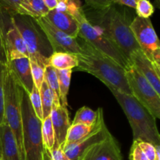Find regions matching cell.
<instances>
[{
    "instance_id": "1",
    "label": "cell",
    "mask_w": 160,
    "mask_h": 160,
    "mask_svg": "<svg viewBox=\"0 0 160 160\" xmlns=\"http://www.w3.org/2000/svg\"><path fill=\"white\" fill-rule=\"evenodd\" d=\"M84 11L88 20L118 47L128 61L134 51L140 49L130 28L128 16L117 9L115 4L112 3L105 9L89 8Z\"/></svg>"
},
{
    "instance_id": "30",
    "label": "cell",
    "mask_w": 160,
    "mask_h": 160,
    "mask_svg": "<svg viewBox=\"0 0 160 160\" xmlns=\"http://www.w3.org/2000/svg\"><path fill=\"white\" fill-rule=\"evenodd\" d=\"M135 9L138 17L142 18H149L155 12V7L149 0H139Z\"/></svg>"
},
{
    "instance_id": "14",
    "label": "cell",
    "mask_w": 160,
    "mask_h": 160,
    "mask_svg": "<svg viewBox=\"0 0 160 160\" xmlns=\"http://www.w3.org/2000/svg\"><path fill=\"white\" fill-rule=\"evenodd\" d=\"M50 118L54 129L56 141L62 148L67 138V131L71 125L67 107L61 104H53L50 113Z\"/></svg>"
},
{
    "instance_id": "26",
    "label": "cell",
    "mask_w": 160,
    "mask_h": 160,
    "mask_svg": "<svg viewBox=\"0 0 160 160\" xmlns=\"http://www.w3.org/2000/svg\"><path fill=\"white\" fill-rule=\"evenodd\" d=\"M42 137L44 148L48 150L51 149L56 142V137L50 116L42 121Z\"/></svg>"
},
{
    "instance_id": "32",
    "label": "cell",
    "mask_w": 160,
    "mask_h": 160,
    "mask_svg": "<svg viewBox=\"0 0 160 160\" xmlns=\"http://www.w3.org/2000/svg\"><path fill=\"white\" fill-rule=\"evenodd\" d=\"M28 1L37 18L45 17L49 12V9L45 6L43 0H28Z\"/></svg>"
},
{
    "instance_id": "38",
    "label": "cell",
    "mask_w": 160,
    "mask_h": 160,
    "mask_svg": "<svg viewBox=\"0 0 160 160\" xmlns=\"http://www.w3.org/2000/svg\"><path fill=\"white\" fill-rule=\"evenodd\" d=\"M43 2L45 6H47V8L49 9V11L56 9L58 4L57 0H43Z\"/></svg>"
},
{
    "instance_id": "24",
    "label": "cell",
    "mask_w": 160,
    "mask_h": 160,
    "mask_svg": "<svg viewBox=\"0 0 160 160\" xmlns=\"http://www.w3.org/2000/svg\"><path fill=\"white\" fill-rule=\"evenodd\" d=\"M40 92L41 100H42V115H43V120L46 117H49L51 113L52 108L53 104V94L51 91L50 88L45 82H42V86L39 89Z\"/></svg>"
},
{
    "instance_id": "28",
    "label": "cell",
    "mask_w": 160,
    "mask_h": 160,
    "mask_svg": "<svg viewBox=\"0 0 160 160\" xmlns=\"http://www.w3.org/2000/svg\"><path fill=\"white\" fill-rule=\"evenodd\" d=\"M30 102H31V107L34 110V113L37 116L38 118L42 121L43 120V115H42V100H41L40 92L39 89L34 84L32 88V90L29 94Z\"/></svg>"
},
{
    "instance_id": "11",
    "label": "cell",
    "mask_w": 160,
    "mask_h": 160,
    "mask_svg": "<svg viewBox=\"0 0 160 160\" xmlns=\"http://www.w3.org/2000/svg\"><path fill=\"white\" fill-rule=\"evenodd\" d=\"M36 22L46 36L53 52H62L78 55L81 52V45L75 38L70 37L62 31L53 26L45 17H38Z\"/></svg>"
},
{
    "instance_id": "41",
    "label": "cell",
    "mask_w": 160,
    "mask_h": 160,
    "mask_svg": "<svg viewBox=\"0 0 160 160\" xmlns=\"http://www.w3.org/2000/svg\"><path fill=\"white\" fill-rule=\"evenodd\" d=\"M58 2H67V1H69V0H57Z\"/></svg>"
},
{
    "instance_id": "18",
    "label": "cell",
    "mask_w": 160,
    "mask_h": 160,
    "mask_svg": "<svg viewBox=\"0 0 160 160\" xmlns=\"http://www.w3.org/2000/svg\"><path fill=\"white\" fill-rule=\"evenodd\" d=\"M45 17L53 26L70 37L75 39L78 37L79 27L78 22L67 12H59L56 9H52L50 10Z\"/></svg>"
},
{
    "instance_id": "29",
    "label": "cell",
    "mask_w": 160,
    "mask_h": 160,
    "mask_svg": "<svg viewBox=\"0 0 160 160\" xmlns=\"http://www.w3.org/2000/svg\"><path fill=\"white\" fill-rule=\"evenodd\" d=\"M30 64H31V76L34 84L40 89L42 82L44 81V73H45V67L41 66L37 62L30 59Z\"/></svg>"
},
{
    "instance_id": "21",
    "label": "cell",
    "mask_w": 160,
    "mask_h": 160,
    "mask_svg": "<svg viewBox=\"0 0 160 160\" xmlns=\"http://www.w3.org/2000/svg\"><path fill=\"white\" fill-rule=\"evenodd\" d=\"M73 70H56L59 82V101L62 106L67 107V95L70 89V79Z\"/></svg>"
},
{
    "instance_id": "23",
    "label": "cell",
    "mask_w": 160,
    "mask_h": 160,
    "mask_svg": "<svg viewBox=\"0 0 160 160\" xmlns=\"http://www.w3.org/2000/svg\"><path fill=\"white\" fill-rule=\"evenodd\" d=\"M95 125V123L92 126H88V125L82 124V123L71 124L68 131H67V138H66L64 145L73 143V142L79 141L82 138L85 137L93 130Z\"/></svg>"
},
{
    "instance_id": "39",
    "label": "cell",
    "mask_w": 160,
    "mask_h": 160,
    "mask_svg": "<svg viewBox=\"0 0 160 160\" xmlns=\"http://www.w3.org/2000/svg\"><path fill=\"white\" fill-rule=\"evenodd\" d=\"M156 149V160H160V145H155Z\"/></svg>"
},
{
    "instance_id": "37",
    "label": "cell",
    "mask_w": 160,
    "mask_h": 160,
    "mask_svg": "<svg viewBox=\"0 0 160 160\" xmlns=\"http://www.w3.org/2000/svg\"><path fill=\"white\" fill-rule=\"evenodd\" d=\"M139 0H112V2L118 6H125L135 9L136 5Z\"/></svg>"
},
{
    "instance_id": "15",
    "label": "cell",
    "mask_w": 160,
    "mask_h": 160,
    "mask_svg": "<svg viewBox=\"0 0 160 160\" xmlns=\"http://www.w3.org/2000/svg\"><path fill=\"white\" fill-rule=\"evenodd\" d=\"M0 160H23L13 133L6 122L0 125Z\"/></svg>"
},
{
    "instance_id": "5",
    "label": "cell",
    "mask_w": 160,
    "mask_h": 160,
    "mask_svg": "<svg viewBox=\"0 0 160 160\" xmlns=\"http://www.w3.org/2000/svg\"><path fill=\"white\" fill-rule=\"evenodd\" d=\"M22 137L24 160H43L45 148L42 137V121L34 113L29 95L22 88L20 95Z\"/></svg>"
},
{
    "instance_id": "7",
    "label": "cell",
    "mask_w": 160,
    "mask_h": 160,
    "mask_svg": "<svg viewBox=\"0 0 160 160\" xmlns=\"http://www.w3.org/2000/svg\"><path fill=\"white\" fill-rule=\"evenodd\" d=\"M22 87L7 67L4 78V120L17 140L23 159L20 95Z\"/></svg>"
},
{
    "instance_id": "36",
    "label": "cell",
    "mask_w": 160,
    "mask_h": 160,
    "mask_svg": "<svg viewBox=\"0 0 160 160\" xmlns=\"http://www.w3.org/2000/svg\"><path fill=\"white\" fill-rule=\"evenodd\" d=\"M89 8L94 9H102L109 7L112 4V0H84Z\"/></svg>"
},
{
    "instance_id": "12",
    "label": "cell",
    "mask_w": 160,
    "mask_h": 160,
    "mask_svg": "<svg viewBox=\"0 0 160 160\" xmlns=\"http://www.w3.org/2000/svg\"><path fill=\"white\" fill-rule=\"evenodd\" d=\"M129 62L160 95V67L153 63L141 49L136 50L130 56Z\"/></svg>"
},
{
    "instance_id": "31",
    "label": "cell",
    "mask_w": 160,
    "mask_h": 160,
    "mask_svg": "<svg viewBox=\"0 0 160 160\" xmlns=\"http://www.w3.org/2000/svg\"><path fill=\"white\" fill-rule=\"evenodd\" d=\"M7 66L0 62V125L4 123V78Z\"/></svg>"
},
{
    "instance_id": "19",
    "label": "cell",
    "mask_w": 160,
    "mask_h": 160,
    "mask_svg": "<svg viewBox=\"0 0 160 160\" xmlns=\"http://www.w3.org/2000/svg\"><path fill=\"white\" fill-rule=\"evenodd\" d=\"M0 9L9 17L20 14L37 18L28 0H0Z\"/></svg>"
},
{
    "instance_id": "8",
    "label": "cell",
    "mask_w": 160,
    "mask_h": 160,
    "mask_svg": "<svg viewBox=\"0 0 160 160\" xmlns=\"http://www.w3.org/2000/svg\"><path fill=\"white\" fill-rule=\"evenodd\" d=\"M131 95L156 119L160 118V95L132 66L126 70Z\"/></svg>"
},
{
    "instance_id": "33",
    "label": "cell",
    "mask_w": 160,
    "mask_h": 160,
    "mask_svg": "<svg viewBox=\"0 0 160 160\" xmlns=\"http://www.w3.org/2000/svg\"><path fill=\"white\" fill-rule=\"evenodd\" d=\"M48 153H49L51 160H70L68 158V156L65 154L62 147L58 144L56 141L55 142L52 148L50 150H48Z\"/></svg>"
},
{
    "instance_id": "17",
    "label": "cell",
    "mask_w": 160,
    "mask_h": 160,
    "mask_svg": "<svg viewBox=\"0 0 160 160\" xmlns=\"http://www.w3.org/2000/svg\"><path fill=\"white\" fill-rule=\"evenodd\" d=\"M6 42L9 60L20 56L29 57L24 41L11 20H9V25L6 29Z\"/></svg>"
},
{
    "instance_id": "2",
    "label": "cell",
    "mask_w": 160,
    "mask_h": 160,
    "mask_svg": "<svg viewBox=\"0 0 160 160\" xmlns=\"http://www.w3.org/2000/svg\"><path fill=\"white\" fill-rule=\"evenodd\" d=\"M80 45L81 49V52L77 55L78 60L77 70L93 75L108 88L131 95L126 78V70L123 67L86 42Z\"/></svg>"
},
{
    "instance_id": "40",
    "label": "cell",
    "mask_w": 160,
    "mask_h": 160,
    "mask_svg": "<svg viewBox=\"0 0 160 160\" xmlns=\"http://www.w3.org/2000/svg\"><path fill=\"white\" fill-rule=\"evenodd\" d=\"M43 160H51V158H50L48 151L47 149H45V151H44Z\"/></svg>"
},
{
    "instance_id": "25",
    "label": "cell",
    "mask_w": 160,
    "mask_h": 160,
    "mask_svg": "<svg viewBox=\"0 0 160 160\" xmlns=\"http://www.w3.org/2000/svg\"><path fill=\"white\" fill-rule=\"evenodd\" d=\"M97 117H98L97 110L94 111L87 106H84L77 111L71 124L82 123L88 126H92L96 122Z\"/></svg>"
},
{
    "instance_id": "3",
    "label": "cell",
    "mask_w": 160,
    "mask_h": 160,
    "mask_svg": "<svg viewBox=\"0 0 160 160\" xmlns=\"http://www.w3.org/2000/svg\"><path fill=\"white\" fill-rule=\"evenodd\" d=\"M55 9L59 12H67L75 19L79 27L78 36L84 39V42L110 58L125 70L129 68L131 65L124 54L88 20L80 0H69L67 2H59Z\"/></svg>"
},
{
    "instance_id": "27",
    "label": "cell",
    "mask_w": 160,
    "mask_h": 160,
    "mask_svg": "<svg viewBox=\"0 0 160 160\" xmlns=\"http://www.w3.org/2000/svg\"><path fill=\"white\" fill-rule=\"evenodd\" d=\"M5 14L6 13L0 9V62L8 66L9 59L6 42V33L8 26L6 24Z\"/></svg>"
},
{
    "instance_id": "9",
    "label": "cell",
    "mask_w": 160,
    "mask_h": 160,
    "mask_svg": "<svg viewBox=\"0 0 160 160\" xmlns=\"http://www.w3.org/2000/svg\"><path fill=\"white\" fill-rule=\"evenodd\" d=\"M130 28L142 52L154 64L160 67V43L150 18L136 16Z\"/></svg>"
},
{
    "instance_id": "6",
    "label": "cell",
    "mask_w": 160,
    "mask_h": 160,
    "mask_svg": "<svg viewBox=\"0 0 160 160\" xmlns=\"http://www.w3.org/2000/svg\"><path fill=\"white\" fill-rule=\"evenodd\" d=\"M10 20L24 41L29 59L44 67L48 66L47 60L53 50L35 19L30 16L17 14L11 16Z\"/></svg>"
},
{
    "instance_id": "20",
    "label": "cell",
    "mask_w": 160,
    "mask_h": 160,
    "mask_svg": "<svg viewBox=\"0 0 160 160\" xmlns=\"http://www.w3.org/2000/svg\"><path fill=\"white\" fill-rule=\"evenodd\" d=\"M47 62L56 70H73L78 67V60L77 55L73 53L54 52L48 57Z\"/></svg>"
},
{
    "instance_id": "10",
    "label": "cell",
    "mask_w": 160,
    "mask_h": 160,
    "mask_svg": "<svg viewBox=\"0 0 160 160\" xmlns=\"http://www.w3.org/2000/svg\"><path fill=\"white\" fill-rule=\"evenodd\" d=\"M97 112L98 117L93 130L78 142L67 144L62 147V150L70 160H78L86 150L103 142L111 134L105 123L102 109L98 108Z\"/></svg>"
},
{
    "instance_id": "13",
    "label": "cell",
    "mask_w": 160,
    "mask_h": 160,
    "mask_svg": "<svg viewBox=\"0 0 160 160\" xmlns=\"http://www.w3.org/2000/svg\"><path fill=\"white\" fill-rule=\"evenodd\" d=\"M78 160H123L117 139L110 134L106 140L86 150Z\"/></svg>"
},
{
    "instance_id": "34",
    "label": "cell",
    "mask_w": 160,
    "mask_h": 160,
    "mask_svg": "<svg viewBox=\"0 0 160 160\" xmlns=\"http://www.w3.org/2000/svg\"><path fill=\"white\" fill-rule=\"evenodd\" d=\"M129 159L130 160H149L141 149L138 143L136 141L133 142L132 145L131 147Z\"/></svg>"
},
{
    "instance_id": "4",
    "label": "cell",
    "mask_w": 160,
    "mask_h": 160,
    "mask_svg": "<svg viewBox=\"0 0 160 160\" xmlns=\"http://www.w3.org/2000/svg\"><path fill=\"white\" fill-rule=\"evenodd\" d=\"M127 116L136 142H145L160 145V134L156 125V119L129 94L109 88Z\"/></svg>"
},
{
    "instance_id": "16",
    "label": "cell",
    "mask_w": 160,
    "mask_h": 160,
    "mask_svg": "<svg viewBox=\"0 0 160 160\" xmlns=\"http://www.w3.org/2000/svg\"><path fill=\"white\" fill-rule=\"evenodd\" d=\"M7 67L13 73L20 86L29 94L34 86L29 57L20 56L9 59Z\"/></svg>"
},
{
    "instance_id": "22",
    "label": "cell",
    "mask_w": 160,
    "mask_h": 160,
    "mask_svg": "<svg viewBox=\"0 0 160 160\" xmlns=\"http://www.w3.org/2000/svg\"><path fill=\"white\" fill-rule=\"evenodd\" d=\"M44 80L48 87L50 88L53 94V104H60L59 101V82H58V77L56 70L51 66L48 65L45 67V73H44ZM52 104V105H53Z\"/></svg>"
},
{
    "instance_id": "35",
    "label": "cell",
    "mask_w": 160,
    "mask_h": 160,
    "mask_svg": "<svg viewBox=\"0 0 160 160\" xmlns=\"http://www.w3.org/2000/svg\"><path fill=\"white\" fill-rule=\"evenodd\" d=\"M139 147L149 160H156V149L151 143L145 142H138Z\"/></svg>"
}]
</instances>
